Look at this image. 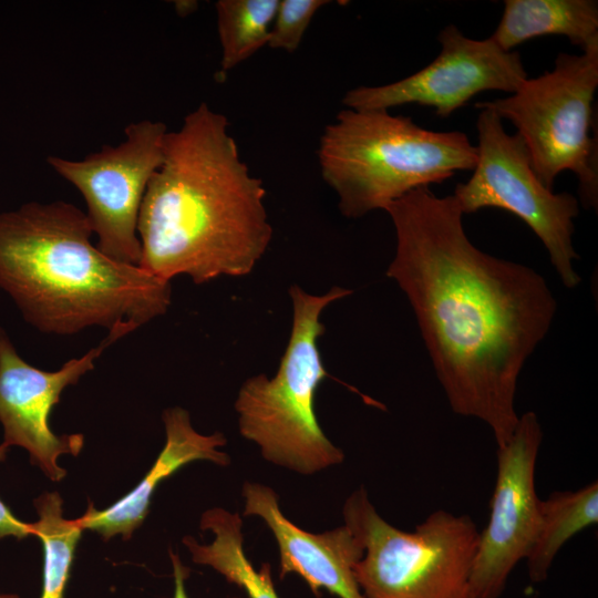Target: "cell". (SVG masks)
<instances>
[{
	"label": "cell",
	"instance_id": "1",
	"mask_svg": "<svg viewBox=\"0 0 598 598\" xmlns=\"http://www.w3.org/2000/svg\"><path fill=\"white\" fill-rule=\"evenodd\" d=\"M385 212L396 239L386 276L413 309L451 409L504 445L519 419V374L556 315L550 288L533 268L478 249L453 195L422 187Z\"/></svg>",
	"mask_w": 598,
	"mask_h": 598
},
{
	"label": "cell",
	"instance_id": "2",
	"mask_svg": "<svg viewBox=\"0 0 598 598\" xmlns=\"http://www.w3.org/2000/svg\"><path fill=\"white\" fill-rule=\"evenodd\" d=\"M265 197L227 117L200 103L165 137L140 210L138 266L163 280L185 275L197 285L250 274L272 237Z\"/></svg>",
	"mask_w": 598,
	"mask_h": 598
},
{
	"label": "cell",
	"instance_id": "3",
	"mask_svg": "<svg viewBox=\"0 0 598 598\" xmlns=\"http://www.w3.org/2000/svg\"><path fill=\"white\" fill-rule=\"evenodd\" d=\"M92 236L85 212L64 200L0 213V289L38 331L100 327L121 339L167 311L171 281L110 258Z\"/></svg>",
	"mask_w": 598,
	"mask_h": 598
},
{
	"label": "cell",
	"instance_id": "4",
	"mask_svg": "<svg viewBox=\"0 0 598 598\" xmlns=\"http://www.w3.org/2000/svg\"><path fill=\"white\" fill-rule=\"evenodd\" d=\"M318 159L341 214L360 218L414 189L473 171L477 150L460 131L427 130L388 110L344 109L324 127Z\"/></svg>",
	"mask_w": 598,
	"mask_h": 598
},
{
	"label": "cell",
	"instance_id": "5",
	"mask_svg": "<svg viewBox=\"0 0 598 598\" xmlns=\"http://www.w3.org/2000/svg\"><path fill=\"white\" fill-rule=\"evenodd\" d=\"M351 293L336 286L323 295H312L291 286L292 326L277 373L248 378L238 391L239 432L259 446L268 462L309 475L344 460L342 450L320 427L315 399L320 383L332 378L319 350L326 330L321 313Z\"/></svg>",
	"mask_w": 598,
	"mask_h": 598
},
{
	"label": "cell",
	"instance_id": "6",
	"mask_svg": "<svg viewBox=\"0 0 598 598\" xmlns=\"http://www.w3.org/2000/svg\"><path fill=\"white\" fill-rule=\"evenodd\" d=\"M342 514L364 548L354 566L364 598H472L480 530L471 516L437 509L403 530L377 512L364 487L347 498Z\"/></svg>",
	"mask_w": 598,
	"mask_h": 598
},
{
	"label": "cell",
	"instance_id": "7",
	"mask_svg": "<svg viewBox=\"0 0 598 598\" xmlns=\"http://www.w3.org/2000/svg\"><path fill=\"white\" fill-rule=\"evenodd\" d=\"M598 87V43L581 54L560 53L551 71L527 78L513 94L484 101L487 109L516 128L532 167L549 189L556 177L570 171L578 179L580 202L598 205V145L591 135L594 99Z\"/></svg>",
	"mask_w": 598,
	"mask_h": 598
},
{
	"label": "cell",
	"instance_id": "8",
	"mask_svg": "<svg viewBox=\"0 0 598 598\" xmlns=\"http://www.w3.org/2000/svg\"><path fill=\"white\" fill-rule=\"evenodd\" d=\"M477 159L472 176L456 185L454 198L462 213L498 208L522 219L546 248L563 285L573 289L581 278L574 268V219L579 200L570 193H554L535 174L522 137L508 134L503 120L481 109L477 121Z\"/></svg>",
	"mask_w": 598,
	"mask_h": 598
},
{
	"label": "cell",
	"instance_id": "9",
	"mask_svg": "<svg viewBox=\"0 0 598 598\" xmlns=\"http://www.w3.org/2000/svg\"><path fill=\"white\" fill-rule=\"evenodd\" d=\"M167 126L142 120L124 128V140L82 159L49 156L48 165L72 184L86 204L97 248L110 258L138 266L137 224L151 178L159 167Z\"/></svg>",
	"mask_w": 598,
	"mask_h": 598
},
{
	"label": "cell",
	"instance_id": "10",
	"mask_svg": "<svg viewBox=\"0 0 598 598\" xmlns=\"http://www.w3.org/2000/svg\"><path fill=\"white\" fill-rule=\"evenodd\" d=\"M439 55L425 68L400 81L348 91L342 104L352 110H388L404 104L431 106L440 117L484 91L513 94L528 78L517 51L503 50L491 37H465L456 25L439 34Z\"/></svg>",
	"mask_w": 598,
	"mask_h": 598
},
{
	"label": "cell",
	"instance_id": "11",
	"mask_svg": "<svg viewBox=\"0 0 598 598\" xmlns=\"http://www.w3.org/2000/svg\"><path fill=\"white\" fill-rule=\"evenodd\" d=\"M542 441L539 420L528 411L497 447L489 517L480 530L470 579L472 598H498L513 569L528 555L539 518L535 471Z\"/></svg>",
	"mask_w": 598,
	"mask_h": 598
},
{
	"label": "cell",
	"instance_id": "12",
	"mask_svg": "<svg viewBox=\"0 0 598 598\" xmlns=\"http://www.w3.org/2000/svg\"><path fill=\"white\" fill-rule=\"evenodd\" d=\"M118 338L106 337L80 358L65 362L56 371H44L19 355L6 329L0 326V423L2 444L28 451L32 464L52 481H61L66 471L58 464L63 454L78 455L84 436L56 435L50 427L51 411L64 389L75 384L94 369L95 362Z\"/></svg>",
	"mask_w": 598,
	"mask_h": 598
},
{
	"label": "cell",
	"instance_id": "13",
	"mask_svg": "<svg viewBox=\"0 0 598 598\" xmlns=\"http://www.w3.org/2000/svg\"><path fill=\"white\" fill-rule=\"evenodd\" d=\"M241 494L244 516L261 518L276 538L280 579L296 574L318 597L324 589L338 598H364L354 577V566L364 548L347 525L309 533L282 514L276 492L267 485L246 482Z\"/></svg>",
	"mask_w": 598,
	"mask_h": 598
},
{
	"label": "cell",
	"instance_id": "14",
	"mask_svg": "<svg viewBox=\"0 0 598 598\" xmlns=\"http://www.w3.org/2000/svg\"><path fill=\"white\" fill-rule=\"evenodd\" d=\"M165 427V444L144 478L125 496L104 509L93 504L78 518L82 528L100 534L105 540L122 535L130 539L133 532L144 522L151 498L157 486L186 464L208 461L227 466L230 457L219 448L227 441L220 432L209 435L197 432L189 413L179 406L168 408L162 415Z\"/></svg>",
	"mask_w": 598,
	"mask_h": 598
},
{
	"label": "cell",
	"instance_id": "15",
	"mask_svg": "<svg viewBox=\"0 0 598 598\" xmlns=\"http://www.w3.org/2000/svg\"><path fill=\"white\" fill-rule=\"evenodd\" d=\"M564 35L582 50L598 43L596 0H505L491 38L505 51L542 35Z\"/></svg>",
	"mask_w": 598,
	"mask_h": 598
},
{
	"label": "cell",
	"instance_id": "16",
	"mask_svg": "<svg viewBox=\"0 0 598 598\" xmlns=\"http://www.w3.org/2000/svg\"><path fill=\"white\" fill-rule=\"evenodd\" d=\"M200 528L210 530L215 537L208 545L190 536L183 538L194 563L212 567L228 582L241 588L247 598H279L270 565L265 563L256 570L245 554L243 520L238 513L221 507L207 509L200 517Z\"/></svg>",
	"mask_w": 598,
	"mask_h": 598
},
{
	"label": "cell",
	"instance_id": "17",
	"mask_svg": "<svg viewBox=\"0 0 598 598\" xmlns=\"http://www.w3.org/2000/svg\"><path fill=\"white\" fill-rule=\"evenodd\" d=\"M598 523V483L551 493L539 502L537 530L526 557L534 584L547 579L556 555L575 535Z\"/></svg>",
	"mask_w": 598,
	"mask_h": 598
},
{
	"label": "cell",
	"instance_id": "18",
	"mask_svg": "<svg viewBox=\"0 0 598 598\" xmlns=\"http://www.w3.org/2000/svg\"><path fill=\"white\" fill-rule=\"evenodd\" d=\"M59 493H43L34 499L38 520L32 535L43 545V586L40 598H64L76 545L84 530L76 519H65Z\"/></svg>",
	"mask_w": 598,
	"mask_h": 598
},
{
	"label": "cell",
	"instance_id": "19",
	"mask_svg": "<svg viewBox=\"0 0 598 598\" xmlns=\"http://www.w3.org/2000/svg\"><path fill=\"white\" fill-rule=\"evenodd\" d=\"M279 0H219L215 3L221 47L219 78L267 45Z\"/></svg>",
	"mask_w": 598,
	"mask_h": 598
},
{
	"label": "cell",
	"instance_id": "20",
	"mask_svg": "<svg viewBox=\"0 0 598 598\" xmlns=\"http://www.w3.org/2000/svg\"><path fill=\"white\" fill-rule=\"evenodd\" d=\"M324 0H279L267 45L289 53L296 51L316 12Z\"/></svg>",
	"mask_w": 598,
	"mask_h": 598
},
{
	"label": "cell",
	"instance_id": "21",
	"mask_svg": "<svg viewBox=\"0 0 598 598\" xmlns=\"http://www.w3.org/2000/svg\"><path fill=\"white\" fill-rule=\"evenodd\" d=\"M8 447L0 445V461L4 460ZM32 535L31 524L17 518L8 506L0 499V539L12 536L23 539Z\"/></svg>",
	"mask_w": 598,
	"mask_h": 598
},
{
	"label": "cell",
	"instance_id": "22",
	"mask_svg": "<svg viewBox=\"0 0 598 598\" xmlns=\"http://www.w3.org/2000/svg\"><path fill=\"white\" fill-rule=\"evenodd\" d=\"M171 560L173 564V575H174V595L173 598H188L185 580L189 575V569L183 565L179 557L169 550ZM241 598V597H233Z\"/></svg>",
	"mask_w": 598,
	"mask_h": 598
},
{
	"label": "cell",
	"instance_id": "23",
	"mask_svg": "<svg viewBox=\"0 0 598 598\" xmlns=\"http://www.w3.org/2000/svg\"><path fill=\"white\" fill-rule=\"evenodd\" d=\"M0 598H20V597L16 594L0 592Z\"/></svg>",
	"mask_w": 598,
	"mask_h": 598
}]
</instances>
